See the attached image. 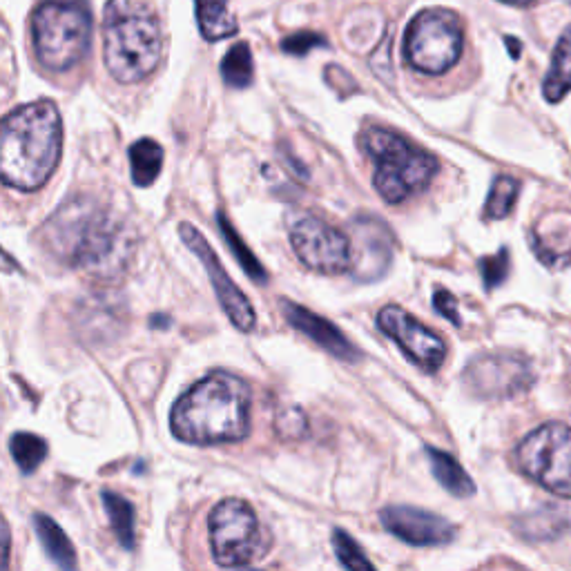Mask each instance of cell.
Returning a JSON list of instances; mask_svg holds the SVG:
<instances>
[{
  "mask_svg": "<svg viewBox=\"0 0 571 571\" xmlns=\"http://www.w3.org/2000/svg\"><path fill=\"white\" fill-rule=\"evenodd\" d=\"M41 239L56 259L101 282L121 277L134 255V232L128 221L92 197L65 201L47 219Z\"/></svg>",
  "mask_w": 571,
  "mask_h": 571,
  "instance_id": "1",
  "label": "cell"
},
{
  "mask_svg": "<svg viewBox=\"0 0 571 571\" xmlns=\"http://www.w3.org/2000/svg\"><path fill=\"white\" fill-rule=\"evenodd\" d=\"M250 402V386L241 377L210 373L172 406L174 438L197 447L244 440L250 433Z\"/></svg>",
  "mask_w": 571,
  "mask_h": 571,
  "instance_id": "2",
  "label": "cell"
},
{
  "mask_svg": "<svg viewBox=\"0 0 571 571\" xmlns=\"http://www.w3.org/2000/svg\"><path fill=\"white\" fill-rule=\"evenodd\" d=\"M63 150V121L52 101L9 112L0 132V174L5 186L32 192L45 186Z\"/></svg>",
  "mask_w": 571,
  "mask_h": 571,
  "instance_id": "3",
  "label": "cell"
},
{
  "mask_svg": "<svg viewBox=\"0 0 571 571\" xmlns=\"http://www.w3.org/2000/svg\"><path fill=\"white\" fill-rule=\"evenodd\" d=\"M163 54L161 23L148 0H108L103 58L114 81L132 85L157 70Z\"/></svg>",
  "mask_w": 571,
  "mask_h": 571,
  "instance_id": "4",
  "label": "cell"
},
{
  "mask_svg": "<svg viewBox=\"0 0 571 571\" xmlns=\"http://www.w3.org/2000/svg\"><path fill=\"white\" fill-rule=\"evenodd\" d=\"M360 143L375 166L373 186L386 203H402L427 190L440 170L433 154L380 125L364 130Z\"/></svg>",
  "mask_w": 571,
  "mask_h": 571,
  "instance_id": "5",
  "label": "cell"
},
{
  "mask_svg": "<svg viewBox=\"0 0 571 571\" xmlns=\"http://www.w3.org/2000/svg\"><path fill=\"white\" fill-rule=\"evenodd\" d=\"M38 63L50 72H67L90 52L92 14L87 0H41L32 16Z\"/></svg>",
  "mask_w": 571,
  "mask_h": 571,
  "instance_id": "6",
  "label": "cell"
},
{
  "mask_svg": "<svg viewBox=\"0 0 571 571\" xmlns=\"http://www.w3.org/2000/svg\"><path fill=\"white\" fill-rule=\"evenodd\" d=\"M464 32L460 16L433 7L415 14L404 34V56L415 72L438 76L460 61Z\"/></svg>",
  "mask_w": 571,
  "mask_h": 571,
  "instance_id": "7",
  "label": "cell"
},
{
  "mask_svg": "<svg viewBox=\"0 0 571 571\" xmlns=\"http://www.w3.org/2000/svg\"><path fill=\"white\" fill-rule=\"evenodd\" d=\"M210 549L221 567H246L264 556L270 538L259 525L253 507L228 498L212 509L208 520Z\"/></svg>",
  "mask_w": 571,
  "mask_h": 571,
  "instance_id": "8",
  "label": "cell"
},
{
  "mask_svg": "<svg viewBox=\"0 0 571 571\" xmlns=\"http://www.w3.org/2000/svg\"><path fill=\"white\" fill-rule=\"evenodd\" d=\"M516 462L527 478L560 498H571V427L549 422L518 444Z\"/></svg>",
  "mask_w": 571,
  "mask_h": 571,
  "instance_id": "9",
  "label": "cell"
},
{
  "mask_svg": "<svg viewBox=\"0 0 571 571\" xmlns=\"http://www.w3.org/2000/svg\"><path fill=\"white\" fill-rule=\"evenodd\" d=\"M290 244L297 259L315 273L337 275L353 266L351 237L313 215L295 221L290 228Z\"/></svg>",
  "mask_w": 571,
  "mask_h": 571,
  "instance_id": "10",
  "label": "cell"
},
{
  "mask_svg": "<svg viewBox=\"0 0 571 571\" xmlns=\"http://www.w3.org/2000/svg\"><path fill=\"white\" fill-rule=\"evenodd\" d=\"M467 391L482 400H507L525 393L534 384V369L514 353L480 355L462 373Z\"/></svg>",
  "mask_w": 571,
  "mask_h": 571,
  "instance_id": "11",
  "label": "cell"
},
{
  "mask_svg": "<svg viewBox=\"0 0 571 571\" xmlns=\"http://www.w3.org/2000/svg\"><path fill=\"white\" fill-rule=\"evenodd\" d=\"M377 326H380V331L389 335L422 371L435 373L444 364L447 346H444L442 337L433 333L429 326L418 322L413 315L406 313L404 308L395 304L384 306L382 311L377 313Z\"/></svg>",
  "mask_w": 571,
  "mask_h": 571,
  "instance_id": "12",
  "label": "cell"
},
{
  "mask_svg": "<svg viewBox=\"0 0 571 571\" xmlns=\"http://www.w3.org/2000/svg\"><path fill=\"white\" fill-rule=\"evenodd\" d=\"M179 235L183 241H186V246L192 250V253L201 259V264L206 266V273L210 277L212 288H215V295H217L219 304H221V308H224V313L228 315L230 322L244 333L253 331L255 322H257L255 308H253V304H250V299L237 288V284L228 277L226 268L221 266L219 257L215 255V250L210 248L206 237H203L201 232L192 224H181Z\"/></svg>",
  "mask_w": 571,
  "mask_h": 571,
  "instance_id": "13",
  "label": "cell"
},
{
  "mask_svg": "<svg viewBox=\"0 0 571 571\" xmlns=\"http://www.w3.org/2000/svg\"><path fill=\"white\" fill-rule=\"evenodd\" d=\"M380 520L389 534L415 547L447 545L456 538V527H453L447 518L431 514V511L420 507H386L382 509Z\"/></svg>",
  "mask_w": 571,
  "mask_h": 571,
  "instance_id": "14",
  "label": "cell"
},
{
  "mask_svg": "<svg viewBox=\"0 0 571 571\" xmlns=\"http://www.w3.org/2000/svg\"><path fill=\"white\" fill-rule=\"evenodd\" d=\"M353 268L360 282H375L391 266L393 237L380 219L357 217L351 224Z\"/></svg>",
  "mask_w": 571,
  "mask_h": 571,
  "instance_id": "15",
  "label": "cell"
},
{
  "mask_svg": "<svg viewBox=\"0 0 571 571\" xmlns=\"http://www.w3.org/2000/svg\"><path fill=\"white\" fill-rule=\"evenodd\" d=\"M282 313L286 317V322L306 337L322 346L326 353H331L337 360H346L351 362L357 357V348L348 342V337L337 328L333 322H328L326 317H319L308 308L299 306L295 302H288V299H282Z\"/></svg>",
  "mask_w": 571,
  "mask_h": 571,
  "instance_id": "16",
  "label": "cell"
},
{
  "mask_svg": "<svg viewBox=\"0 0 571 571\" xmlns=\"http://www.w3.org/2000/svg\"><path fill=\"white\" fill-rule=\"evenodd\" d=\"M531 246L547 266H567L571 261V215L551 212L531 230Z\"/></svg>",
  "mask_w": 571,
  "mask_h": 571,
  "instance_id": "17",
  "label": "cell"
},
{
  "mask_svg": "<svg viewBox=\"0 0 571 571\" xmlns=\"http://www.w3.org/2000/svg\"><path fill=\"white\" fill-rule=\"evenodd\" d=\"M571 92V25L558 38L554 56H551V67L545 76L543 94L549 103L563 101Z\"/></svg>",
  "mask_w": 571,
  "mask_h": 571,
  "instance_id": "18",
  "label": "cell"
},
{
  "mask_svg": "<svg viewBox=\"0 0 571 571\" xmlns=\"http://www.w3.org/2000/svg\"><path fill=\"white\" fill-rule=\"evenodd\" d=\"M427 456L431 462V471L435 480L447 489L451 496L456 498H471L476 493V485L467 471L460 467V462L451 456V453H444L435 447H427Z\"/></svg>",
  "mask_w": 571,
  "mask_h": 571,
  "instance_id": "19",
  "label": "cell"
},
{
  "mask_svg": "<svg viewBox=\"0 0 571 571\" xmlns=\"http://www.w3.org/2000/svg\"><path fill=\"white\" fill-rule=\"evenodd\" d=\"M34 529H36L38 540H41V545L45 549V554L50 556L52 563H56L61 569H74L76 567L74 545L70 543V538L65 536V531L58 527L50 516L36 514L34 516Z\"/></svg>",
  "mask_w": 571,
  "mask_h": 571,
  "instance_id": "20",
  "label": "cell"
},
{
  "mask_svg": "<svg viewBox=\"0 0 571 571\" xmlns=\"http://www.w3.org/2000/svg\"><path fill=\"white\" fill-rule=\"evenodd\" d=\"M197 23L206 41H224L237 34V21L228 12V0H195Z\"/></svg>",
  "mask_w": 571,
  "mask_h": 571,
  "instance_id": "21",
  "label": "cell"
},
{
  "mask_svg": "<svg viewBox=\"0 0 571 571\" xmlns=\"http://www.w3.org/2000/svg\"><path fill=\"white\" fill-rule=\"evenodd\" d=\"M163 166V148L154 139H139L130 148V170L134 186H152Z\"/></svg>",
  "mask_w": 571,
  "mask_h": 571,
  "instance_id": "22",
  "label": "cell"
},
{
  "mask_svg": "<svg viewBox=\"0 0 571 571\" xmlns=\"http://www.w3.org/2000/svg\"><path fill=\"white\" fill-rule=\"evenodd\" d=\"M103 507L108 511L110 525L116 538H119V543L125 549H134V545H137V529H134L137 514H134L132 502L114 491H103Z\"/></svg>",
  "mask_w": 571,
  "mask_h": 571,
  "instance_id": "23",
  "label": "cell"
},
{
  "mask_svg": "<svg viewBox=\"0 0 571 571\" xmlns=\"http://www.w3.org/2000/svg\"><path fill=\"white\" fill-rule=\"evenodd\" d=\"M253 74V52H250L248 43L232 45L226 52L224 61H221V76H224L226 85L235 87V90H244V87L253 83Z\"/></svg>",
  "mask_w": 571,
  "mask_h": 571,
  "instance_id": "24",
  "label": "cell"
},
{
  "mask_svg": "<svg viewBox=\"0 0 571 571\" xmlns=\"http://www.w3.org/2000/svg\"><path fill=\"white\" fill-rule=\"evenodd\" d=\"M9 453L18 469L23 473H34L47 458V442L34 433H14L9 440Z\"/></svg>",
  "mask_w": 571,
  "mask_h": 571,
  "instance_id": "25",
  "label": "cell"
},
{
  "mask_svg": "<svg viewBox=\"0 0 571 571\" xmlns=\"http://www.w3.org/2000/svg\"><path fill=\"white\" fill-rule=\"evenodd\" d=\"M567 525L565 516L551 507L538 509L536 514H527L518 522L520 534L529 540H551L563 534V527Z\"/></svg>",
  "mask_w": 571,
  "mask_h": 571,
  "instance_id": "26",
  "label": "cell"
},
{
  "mask_svg": "<svg viewBox=\"0 0 571 571\" xmlns=\"http://www.w3.org/2000/svg\"><path fill=\"white\" fill-rule=\"evenodd\" d=\"M217 221H219L221 235H224L226 244L230 246L232 253H235V257H237V261L241 264V268L246 270V275H248L250 279H255L257 284H266V282H268V275H266L264 266L259 264V259H257L253 253H250V248L244 244V241H241L239 232H237L235 228H232V224H230V221H228L224 215H217Z\"/></svg>",
  "mask_w": 571,
  "mask_h": 571,
  "instance_id": "27",
  "label": "cell"
},
{
  "mask_svg": "<svg viewBox=\"0 0 571 571\" xmlns=\"http://www.w3.org/2000/svg\"><path fill=\"white\" fill-rule=\"evenodd\" d=\"M520 195V181L514 177H498L493 181L489 199L485 203V217L487 219H505L509 212L514 210Z\"/></svg>",
  "mask_w": 571,
  "mask_h": 571,
  "instance_id": "28",
  "label": "cell"
},
{
  "mask_svg": "<svg viewBox=\"0 0 571 571\" xmlns=\"http://www.w3.org/2000/svg\"><path fill=\"white\" fill-rule=\"evenodd\" d=\"M333 549L335 556L346 569H373V563L364 556L362 547L346 534L344 529L333 531Z\"/></svg>",
  "mask_w": 571,
  "mask_h": 571,
  "instance_id": "29",
  "label": "cell"
},
{
  "mask_svg": "<svg viewBox=\"0 0 571 571\" xmlns=\"http://www.w3.org/2000/svg\"><path fill=\"white\" fill-rule=\"evenodd\" d=\"M480 275L485 279V286L498 288L502 282H505L509 275V253L507 248H502L498 255L493 257H485L480 261Z\"/></svg>",
  "mask_w": 571,
  "mask_h": 571,
  "instance_id": "30",
  "label": "cell"
},
{
  "mask_svg": "<svg viewBox=\"0 0 571 571\" xmlns=\"http://www.w3.org/2000/svg\"><path fill=\"white\" fill-rule=\"evenodd\" d=\"M324 43H326L324 36H319L315 32H297L293 36L284 38L282 50L293 56H304L311 50H315V47H322Z\"/></svg>",
  "mask_w": 571,
  "mask_h": 571,
  "instance_id": "31",
  "label": "cell"
},
{
  "mask_svg": "<svg viewBox=\"0 0 571 571\" xmlns=\"http://www.w3.org/2000/svg\"><path fill=\"white\" fill-rule=\"evenodd\" d=\"M433 306L435 311H438L442 317H447L451 324L456 326L462 324V317L458 313V299L453 297L449 290H438V293L433 295Z\"/></svg>",
  "mask_w": 571,
  "mask_h": 571,
  "instance_id": "32",
  "label": "cell"
},
{
  "mask_svg": "<svg viewBox=\"0 0 571 571\" xmlns=\"http://www.w3.org/2000/svg\"><path fill=\"white\" fill-rule=\"evenodd\" d=\"M505 43H507V50L511 52V58H520L522 45H520L518 38H514V36H505Z\"/></svg>",
  "mask_w": 571,
  "mask_h": 571,
  "instance_id": "33",
  "label": "cell"
},
{
  "mask_svg": "<svg viewBox=\"0 0 571 571\" xmlns=\"http://www.w3.org/2000/svg\"><path fill=\"white\" fill-rule=\"evenodd\" d=\"M9 560V529L7 525H3V567H7Z\"/></svg>",
  "mask_w": 571,
  "mask_h": 571,
  "instance_id": "34",
  "label": "cell"
},
{
  "mask_svg": "<svg viewBox=\"0 0 571 571\" xmlns=\"http://www.w3.org/2000/svg\"><path fill=\"white\" fill-rule=\"evenodd\" d=\"M500 3L516 5V7H525V5H531V3H534V0H500Z\"/></svg>",
  "mask_w": 571,
  "mask_h": 571,
  "instance_id": "35",
  "label": "cell"
}]
</instances>
